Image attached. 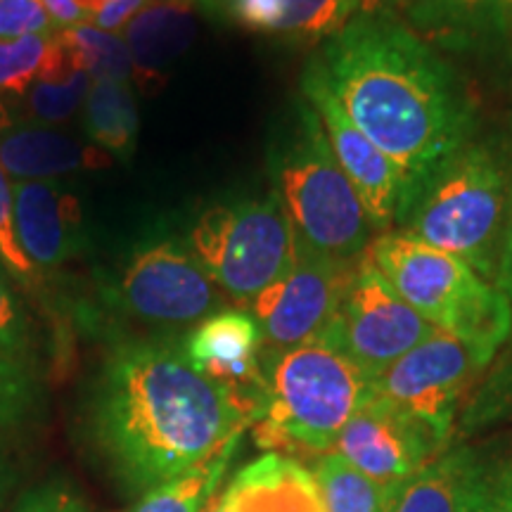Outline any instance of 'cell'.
<instances>
[{
	"label": "cell",
	"instance_id": "obj_27",
	"mask_svg": "<svg viewBox=\"0 0 512 512\" xmlns=\"http://www.w3.org/2000/svg\"><path fill=\"white\" fill-rule=\"evenodd\" d=\"M91 79L93 76L88 72H76L64 81H36L27 93L29 114L43 124H62L72 119L86 102Z\"/></svg>",
	"mask_w": 512,
	"mask_h": 512
},
{
	"label": "cell",
	"instance_id": "obj_36",
	"mask_svg": "<svg viewBox=\"0 0 512 512\" xmlns=\"http://www.w3.org/2000/svg\"><path fill=\"white\" fill-rule=\"evenodd\" d=\"M145 5L147 0H105L98 17L91 24H95L102 31H110V34H119Z\"/></svg>",
	"mask_w": 512,
	"mask_h": 512
},
{
	"label": "cell",
	"instance_id": "obj_13",
	"mask_svg": "<svg viewBox=\"0 0 512 512\" xmlns=\"http://www.w3.org/2000/svg\"><path fill=\"white\" fill-rule=\"evenodd\" d=\"M332 451L380 489L387 510L394 496L439 456L441 448L411 418L373 394L349 420Z\"/></svg>",
	"mask_w": 512,
	"mask_h": 512
},
{
	"label": "cell",
	"instance_id": "obj_39",
	"mask_svg": "<svg viewBox=\"0 0 512 512\" xmlns=\"http://www.w3.org/2000/svg\"><path fill=\"white\" fill-rule=\"evenodd\" d=\"M361 15H377V12H392V0H356Z\"/></svg>",
	"mask_w": 512,
	"mask_h": 512
},
{
	"label": "cell",
	"instance_id": "obj_16",
	"mask_svg": "<svg viewBox=\"0 0 512 512\" xmlns=\"http://www.w3.org/2000/svg\"><path fill=\"white\" fill-rule=\"evenodd\" d=\"M207 512H325L316 479L294 458L266 453L242 467Z\"/></svg>",
	"mask_w": 512,
	"mask_h": 512
},
{
	"label": "cell",
	"instance_id": "obj_24",
	"mask_svg": "<svg viewBox=\"0 0 512 512\" xmlns=\"http://www.w3.org/2000/svg\"><path fill=\"white\" fill-rule=\"evenodd\" d=\"M311 475L325 512H384L380 489L335 451L316 458Z\"/></svg>",
	"mask_w": 512,
	"mask_h": 512
},
{
	"label": "cell",
	"instance_id": "obj_4",
	"mask_svg": "<svg viewBox=\"0 0 512 512\" xmlns=\"http://www.w3.org/2000/svg\"><path fill=\"white\" fill-rule=\"evenodd\" d=\"M512 192L501 162L484 145L467 143L415 190L399 233L458 256L486 283L498 280Z\"/></svg>",
	"mask_w": 512,
	"mask_h": 512
},
{
	"label": "cell",
	"instance_id": "obj_33",
	"mask_svg": "<svg viewBox=\"0 0 512 512\" xmlns=\"http://www.w3.org/2000/svg\"><path fill=\"white\" fill-rule=\"evenodd\" d=\"M228 15L242 29L254 34L280 36L283 29V0H230Z\"/></svg>",
	"mask_w": 512,
	"mask_h": 512
},
{
	"label": "cell",
	"instance_id": "obj_11",
	"mask_svg": "<svg viewBox=\"0 0 512 512\" xmlns=\"http://www.w3.org/2000/svg\"><path fill=\"white\" fill-rule=\"evenodd\" d=\"M354 266L337 264L297 238L290 271L249 304L264 337V351L275 354L302 347L323 335L335 318Z\"/></svg>",
	"mask_w": 512,
	"mask_h": 512
},
{
	"label": "cell",
	"instance_id": "obj_18",
	"mask_svg": "<svg viewBox=\"0 0 512 512\" xmlns=\"http://www.w3.org/2000/svg\"><path fill=\"white\" fill-rule=\"evenodd\" d=\"M195 3H147L124 27L138 91L150 93L164 83V69L192 46L197 34Z\"/></svg>",
	"mask_w": 512,
	"mask_h": 512
},
{
	"label": "cell",
	"instance_id": "obj_10",
	"mask_svg": "<svg viewBox=\"0 0 512 512\" xmlns=\"http://www.w3.org/2000/svg\"><path fill=\"white\" fill-rule=\"evenodd\" d=\"M114 304L136 320L164 328L195 325L223 309V292L178 240L133 252L114 287Z\"/></svg>",
	"mask_w": 512,
	"mask_h": 512
},
{
	"label": "cell",
	"instance_id": "obj_41",
	"mask_svg": "<svg viewBox=\"0 0 512 512\" xmlns=\"http://www.w3.org/2000/svg\"><path fill=\"white\" fill-rule=\"evenodd\" d=\"M498 12H501L505 34L512 36V0H496Z\"/></svg>",
	"mask_w": 512,
	"mask_h": 512
},
{
	"label": "cell",
	"instance_id": "obj_37",
	"mask_svg": "<svg viewBox=\"0 0 512 512\" xmlns=\"http://www.w3.org/2000/svg\"><path fill=\"white\" fill-rule=\"evenodd\" d=\"M19 484V470L12 460L0 453V512L10 508V503L15 501V489Z\"/></svg>",
	"mask_w": 512,
	"mask_h": 512
},
{
	"label": "cell",
	"instance_id": "obj_30",
	"mask_svg": "<svg viewBox=\"0 0 512 512\" xmlns=\"http://www.w3.org/2000/svg\"><path fill=\"white\" fill-rule=\"evenodd\" d=\"M0 264L22 283L36 280L38 268L31 264L29 256L19 245L15 228V197H12V185L3 166H0Z\"/></svg>",
	"mask_w": 512,
	"mask_h": 512
},
{
	"label": "cell",
	"instance_id": "obj_38",
	"mask_svg": "<svg viewBox=\"0 0 512 512\" xmlns=\"http://www.w3.org/2000/svg\"><path fill=\"white\" fill-rule=\"evenodd\" d=\"M498 290H501L512 306V204H510V221L505 230L501 266H498Z\"/></svg>",
	"mask_w": 512,
	"mask_h": 512
},
{
	"label": "cell",
	"instance_id": "obj_3",
	"mask_svg": "<svg viewBox=\"0 0 512 512\" xmlns=\"http://www.w3.org/2000/svg\"><path fill=\"white\" fill-rule=\"evenodd\" d=\"M264 396L252 422L256 446L278 456L320 458L375 394V380L318 337L261 356Z\"/></svg>",
	"mask_w": 512,
	"mask_h": 512
},
{
	"label": "cell",
	"instance_id": "obj_2",
	"mask_svg": "<svg viewBox=\"0 0 512 512\" xmlns=\"http://www.w3.org/2000/svg\"><path fill=\"white\" fill-rule=\"evenodd\" d=\"M316 57L349 119L401 171L406 211L432 171L472 143L475 107L463 83L394 12H356Z\"/></svg>",
	"mask_w": 512,
	"mask_h": 512
},
{
	"label": "cell",
	"instance_id": "obj_26",
	"mask_svg": "<svg viewBox=\"0 0 512 512\" xmlns=\"http://www.w3.org/2000/svg\"><path fill=\"white\" fill-rule=\"evenodd\" d=\"M55 31L0 41V95L24 98L46 69Z\"/></svg>",
	"mask_w": 512,
	"mask_h": 512
},
{
	"label": "cell",
	"instance_id": "obj_28",
	"mask_svg": "<svg viewBox=\"0 0 512 512\" xmlns=\"http://www.w3.org/2000/svg\"><path fill=\"white\" fill-rule=\"evenodd\" d=\"M38 403L34 368L0 351V430L22 425Z\"/></svg>",
	"mask_w": 512,
	"mask_h": 512
},
{
	"label": "cell",
	"instance_id": "obj_17",
	"mask_svg": "<svg viewBox=\"0 0 512 512\" xmlns=\"http://www.w3.org/2000/svg\"><path fill=\"white\" fill-rule=\"evenodd\" d=\"M114 159L93 143L46 126H12L0 136V166L17 181H55L79 171H98Z\"/></svg>",
	"mask_w": 512,
	"mask_h": 512
},
{
	"label": "cell",
	"instance_id": "obj_35",
	"mask_svg": "<svg viewBox=\"0 0 512 512\" xmlns=\"http://www.w3.org/2000/svg\"><path fill=\"white\" fill-rule=\"evenodd\" d=\"M55 29H69L76 24L93 22L105 0H43Z\"/></svg>",
	"mask_w": 512,
	"mask_h": 512
},
{
	"label": "cell",
	"instance_id": "obj_14",
	"mask_svg": "<svg viewBox=\"0 0 512 512\" xmlns=\"http://www.w3.org/2000/svg\"><path fill=\"white\" fill-rule=\"evenodd\" d=\"M183 347L202 375L223 384L259 413L264 396V337L254 316L240 309L211 313L197 323Z\"/></svg>",
	"mask_w": 512,
	"mask_h": 512
},
{
	"label": "cell",
	"instance_id": "obj_5",
	"mask_svg": "<svg viewBox=\"0 0 512 512\" xmlns=\"http://www.w3.org/2000/svg\"><path fill=\"white\" fill-rule=\"evenodd\" d=\"M273 195L297 238L337 264H358L370 247V221L361 197L332 155L323 124L309 102L271 155Z\"/></svg>",
	"mask_w": 512,
	"mask_h": 512
},
{
	"label": "cell",
	"instance_id": "obj_34",
	"mask_svg": "<svg viewBox=\"0 0 512 512\" xmlns=\"http://www.w3.org/2000/svg\"><path fill=\"white\" fill-rule=\"evenodd\" d=\"M472 512H512V456L484 467Z\"/></svg>",
	"mask_w": 512,
	"mask_h": 512
},
{
	"label": "cell",
	"instance_id": "obj_21",
	"mask_svg": "<svg viewBox=\"0 0 512 512\" xmlns=\"http://www.w3.org/2000/svg\"><path fill=\"white\" fill-rule=\"evenodd\" d=\"M140 131L136 91L124 81L95 79L83 102V133L112 159L128 162Z\"/></svg>",
	"mask_w": 512,
	"mask_h": 512
},
{
	"label": "cell",
	"instance_id": "obj_12",
	"mask_svg": "<svg viewBox=\"0 0 512 512\" xmlns=\"http://www.w3.org/2000/svg\"><path fill=\"white\" fill-rule=\"evenodd\" d=\"M302 95L316 110L332 155L361 197L363 209L373 233L382 235L399 223L403 204H406V185L396 164L358 128L337 95L332 93L318 57L306 64L302 74Z\"/></svg>",
	"mask_w": 512,
	"mask_h": 512
},
{
	"label": "cell",
	"instance_id": "obj_42",
	"mask_svg": "<svg viewBox=\"0 0 512 512\" xmlns=\"http://www.w3.org/2000/svg\"><path fill=\"white\" fill-rule=\"evenodd\" d=\"M12 128V114L8 107H5V102L0 100V136H3L5 131H10Z\"/></svg>",
	"mask_w": 512,
	"mask_h": 512
},
{
	"label": "cell",
	"instance_id": "obj_40",
	"mask_svg": "<svg viewBox=\"0 0 512 512\" xmlns=\"http://www.w3.org/2000/svg\"><path fill=\"white\" fill-rule=\"evenodd\" d=\"M195 5H200L202 12H207V15H214L219 17L226 12L228 15V8H230V0H192Z\"/></svg>",
	"mask_w": 512,
	"mask_h": 512
},
{
	"label": "cell",
	"instance_id": "obj_22",
	"mask_svg": "<svg viewBox=\"0 0 512 512\" xmlns=\"http://www.w3.org/2000/svg\"><path fill=\"white\" fill-rule=\"evenodd\" d=\"M238 444L240 437L223 446L207 463L192 467L183 475L171 477L169 482L150 489L147 494L136 498L128 512H207L209 501L219 489Z\"/></svg>",
	"mask_w": 512,
	"mask_h": 512
},
{
	"label": "cell",
	"instance_id": "obj_31",
	"mask_svg": "<svg viewBox=\"0 0 512 512\" xmlns=\"http://www.w3.org/2000/svg\"><path fill=\"white\" fill-rule=\"evenodd\" d=\"M8 512H93L79 491L67 479L50 477L31 486L10 503Z\"/></svg>",
	"mask_w": 512,
	"mask_h": 512
},
{
	"label": "cell",
	"instance_id": "obj_20",
	"mask_svg": "<svg viewBox=\"0 0 512 512\" xmlns=\"http://www.w3.org/2000/svg\"><path fill=\"white\" fill-rule=\"evenodd\" d=\"M427 43L472 48L508 38L496 0H392Z\"/></svg>",
	"mask_w": 512,
	"mask_h": 512
},
{
	"label": "cell",
	"instance_id": "obj_15",
	"mask_svg": "<svg viewBox=\"0 0 512 512\" xmlns=\"http://www.w3.org/2000/svg\"><path fill=\"white\" fill-rule=\"evenodd\" d=\"M15 228L19 245L36 268H55L88 245L79 195L60 181H17Z\"/></svg>",
	"mask_w": 512,
	"mask_h": 512
},
{
	"label": "cell",
	"instance_id": "obj_23",
	"mask_svg": "<svg viewBox=\"0 0 512 512\" xmlns=\"http://www.w3.org/2000/svg\"><path fill=\"white\" fill-rule=\"evenodd\" d=\"M62 43L72 53L76 67L95 79L133 81V60L124 36L102 31L95 24H76L69 29H57Z\"/></svg>",
	"mask_w": 512,
	"mask_h": 512
},
{
	"label": "cell",
	"instance_id": "obj_7",
	"mask_svg": "<svg viewBox=\"0 0 512 512\" xmlns=\"http://www.w3.org/2000/svg\"><path fill=\"white\" fill-rule=\"evenodd\" d=\"M190 252L223 294L252 304L292 268L297 233L275 195L214 204L192 226Z\"/></svg>",
	"mask_w": 512,
	"mask_h": 512
},
{
	"label": "cell",
	"instance_id": "obj_9",
	"mask_svg": "<svg viewBox=\"0 0 512 512\" xmlns=\"http://www.w3.org/2000/svg\"><path fill=\"white\" fill-rule=\"evenodd\" d=\"M489 361L472 344L437 330L377 377L375 394L444 448L460 399Z\"/></svg>",
	"mask_w": 512,
	"mask_h": 512
},
{
	"label": "cell",
	"instance_id": "obj_19",
	"mask_svg": "<svg viewBox=\"0 0 512 512\" xmlns=\"http://www.w3.org/2000/svg\"><path fill=\"white\" fill-rule=\"evenodd\" d=\"M484 465L467 448L439 453L408 482L384 512H472Z\"/></svg>",
	"mask_w": 512,
	"mask_h": 512
},
{
	"label": "cell",
	"instance_id": "obj_6",
	"mask_svg": "<svg viewBox=\"0 0 512 512\" xmlns=\"http://www.w3.org/2000/svg\"><path fill=\"white\" fill-rule=\"evenodd\" d=\"M366 256L389 285L439 330L494 358L512 330L508 297L458 256L399 230L377 235Z\"/></svg>",
	"mask_w": 512,
	"mask_h": 512
},
{
	"label": "cell",
	"instance_id": "obj_1",
	"mask_svg": "<svg viewBox=\"0 0 512 512\" xmlns=\"http://www.w3.org/2000/svg\"><path fill=\"white\" fill-rule=\"evenodd\" d=\"M256 418L202 375L176 339H124L107 351L88 401V432L128 498L207 463Z\"/></svg>",
	"mask_w": 512,
	"mask_h": 512
},
{
	"label": "cell",
	"instance_id": "obj_25",
	"mask_svg": "<svg viewBox=\"0 0 512 512\" xmlns=\"http://www.w3.org/2000/svg\"><path fill=\"white\" fill-rule=\"evenodd\" d=\"M356 12V0H283L280 38L304 46L325 43L347 27Z\"/></svg>",
	"mask_w": 512,
	"mask_h": 512
},
{
	"label": "cell",
	"instance_id": "obj_32",
	"mask_svg": "<svg viewBox=\"0 0 512 512\" xmlns=\"http://www.w3.org/2000/svg\"><path fill=\"white\" fill-rule=\"evenodd\" d=\"M57 31L43 0H0V41Z\"/></svg>",
	"mask_w": 512,
	"mask_h": 512
},
{
	"label": "cell",
	"instance_id": "obj_29",
	"mask_svg": "<svg viewBox=\"0 0 512 512\" xmlns=\"http://www.w3.org/2000/svg\"><path fill=\"white\" fill-rule=\"evenodd\" d=\"M0 351L31 366L29 316L3 271H0Z\"/></svg>",
	"mask_w": 512,
	"mask_h": 512
},
{
	"label": "cell",
	"instance_id": "obj_8",
	"mask_svg": "<svg viewBox=\"0 0 512 512\" xmlns=\"http://www.w3.org/2000/svg\"><path fill=\"white\" fill-rule=\"evenodd\" d=\"M437 330L363 256L351 268L335 318L320 337L377 380Z\"/></svg>",
	"mask_w": 512,
	"mask_h": 512
},
{
	"label": "cell",
	"instance_id": "obj_43",
	"mask_svg": "<svg viewBox=\"0 0 512 512\" xmlns=\"http://www.w3.org/2000/svg\"><path fill=\"white\" fill-rule=\"evenodd\" d=\"M152 3H181V0H152Z\"/></svg>",
	"mask_w": 512,
	"mask_h": 512
}]
</instances>
